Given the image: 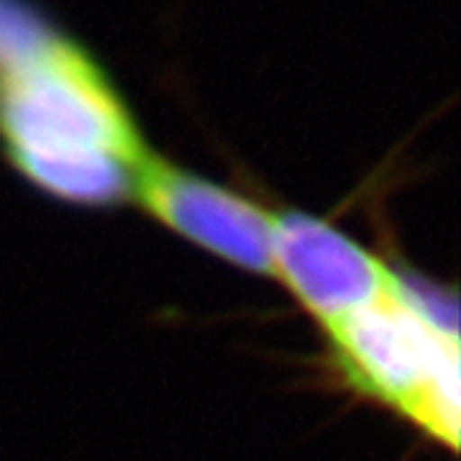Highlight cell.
Returning <instances> with one entry per match:
<instances>
[{"label": "cell", "instance_id": "6da1fadb", "mask_svg": "<svg viewBox=\"0 0 461 461\" xmlns=\"http://www.w3.org/2000/svg\"><path fill=\"white\" fill-rule=\"evenodd\" d=\"M0 151L77 208L133 203L154 157L113 75L33 0H0Z\"/></svg>", "mask_w": 461, "mask_h": 461}, {"label": "cell", "instance_id": "3957f363", "mask_svg": "<svg viewBox=\"0 0 461 461\" xmlns=\"http://www.w3.org/2000/svg\"><path fill=\"white\" fill-rule=\"evenodd\" d=\"M133 203L187 244L236 269L269 277L275 211L254 198L154 154Z\"/></svg>", "mask_w": 461, "mask_h": 461}, {"label": "cell", "instance_id": "7a4b0ae2", "mask_svg": "<svg viewBox=\"0 0 461 461\" xmlns=\"http://www.w3.org/2000/svg\"><path fill=\"white\" fill-rule=\"evenodd\" d=\"M346 384L379 408L459 446V330L454 308L420 285L393 277L369 305L323 329Z\"/></svg>", "mask_w": 461, "mask_h": 461}, {"label": "cell", "instance_id": "277c9868", "mask_svg": "<svg viewBox=\"0 0 461 461\" xmlns=\"http://www.w3.org/2000/svg\"><path fill=\"white\" fill-rule=\"evenodd\" d=\"M269 277L321 329H329L384 293L395 269L326 218L285 208L272 215Z\"/></svg>", "mask_w": 461, "mask_h": 461}]
</instances>
